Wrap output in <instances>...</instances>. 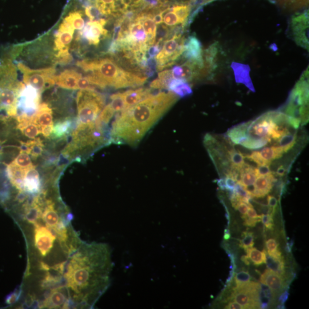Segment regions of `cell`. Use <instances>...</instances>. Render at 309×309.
I'll list each match as a JSON object with an SVG mask.
<instances>
[{"label":"cell","mask_w":309,"mask_h":309,"mask_svg":"<svg viewBox=\"0 0 309 309\" xmlns=\"http://www.w3.org/2000/svg\"><path fill=\"white\" fill-rule=\"evenodd\" d=\"M114 263L109 246L83 242L68 259L61 290L70 308H92L110 285Z\"/></svg>","instance_id":"1"},{"label":"cell","mask_w":309,"mask_h":309,"mask_svg":"<svg viewBox=\"0 0 309 309\" xmlns=\"http://www.w3.org/2000/svg\"><path fill=\"white\" fill-rule=\"evenodd\" d=\"M179 98L171 91L161 92L116 114L110 131L111 143L138 145Z\"/></svg>","instance_id":"2"},{"label":"cell","mask_w":309,"mask_h":309,"mask_svg":"<svg viewBox=\"0 0 309 309\" xmlns=\"http://www.w3.org/2000/svg\"><path fill=\"white\" fill-rule=\"evenodd\" d=\"M76 65L89 74L87 76L92 85L104 89L135 88L147 81L145 76L123 69L111 58H97L80 60Z\"/></svg>","instance_id":"3"},{"label":"cell","mask_w":309,"mask_h":309,"mask_svg":"<svg viewBox=\"0 0 309 309\" xmlns=\"http://www.w3.org/2000/svg\"><path fill=\"white\" fill-rule=\"evenodd\" d=\"M25 84L11 55L6 52L0 60V122L7 123L17 115L18 100Z\"/></svg>","instance_id":"4"},{"label":"cell","mask_w":309,"mask_h":309,"mask_svg":"<svg viewBox=\"0 0 309 309\" xmlns=\"http://www.w3.org/2000/svg\"><path fill=\"white\" fill-rule=\"evenodd\" d=\"M110 131L108 127L93 123L77 124L72 132V140L62 152V155L68 159L75 157L81 159L93 153L100 148L111 144Z\"/></svg>","instance_id":"5"},{"label":"cell","mask_w":309,"mask_h":309,"mask_svg":"<svg viewBox=\"0 0 309 309\" xmlns=\"http://www.w3.org/2000/svg\"><path fill=\"white\" fill-rule=\"evenodd\" d=\"M77 124L93 123L106 106V98L94 90H80L76 95Z\"/></svg>","instance_id":"6"},{"label":"cell","mask_w":309,"mask_h":309,"mask_svg":"<svg viewBox=\"0 0 309 309\" xmlns=\"http://www.w3.org/2000/svg\"><path fill=\"white\" fill-rule=\"evenodd\" d=\"M276 124L272 120L270 111L260 116L253 121L246 123L247 142L244 147L257 150L271 142V135Z\"/></svg>","instance_id":"7"},{"label":"cell","mask_w":309,"mask_h":309,"mask_svg":"<svg viewBox=\"0 0 309 309\" xmlns=\"http://www.w3.org/2000/svg\"><path fill=\"white\" fill-rule=\"evenodd\" d=\"M13 58L18 70L22 74L23 83L27 86L35 88L42 94L44 91L50 89L55 83L56 69L54 67L33 70L22 62L16 63Z\"/></svg>","instance_id":"8"},{"label":"cell","mask_w":309,"mask_h":309,"mask_svg":"<svg viewBox=\"0 0 309 309\" xmlns=\"http://www.w3.org/2000/svg\"><path fill=\"white\" fill-rule=\"evenodd\" d=\"M185 40L183 35H174L164 40L163 48L155 59L157 63L156 70L161 71L164 68L174 65L183 54Z\"/></svg>","instance_id":"9"},{"label":"cell","mask_w":309,"mask_h":309,"mask_svg":"<svg viewBox=\"0 0 309 309\" xmlns=\"http://www.w3.org/2000/svg\"><path fill=\"white\" fill-rule=\"evenodd\" d=\"M107 23L106 19H100L96 21H90L80 31L75 38L76 40L84 39L90 46H98L101 39L108 37V32L104 28Z\"/></svg>","instance_id":"10"},{"label":"cell","mask_w":309,"mask_h":309,"mask_svg":"<svg viewBox=\"0 0 309 309\" xmlns=\"http://www.w3.org/2000/svg\"><path fill=\"white\" fill-rule=\"evenodd\" d=\"M308 12L292 16L291 27L295 42L308 51Z\"/></svg>","instance_id":"11"},{"label":"cell","mask_w":309,"mask_h":309,"mask_svg":"<svg viewBox=\"0 0 309 309\" xmlns=\"http://www.w3.org/2000/svg\"><path fill=\"white\" fill-rule=\"evenodd\" d=\"M203 51L202 43L195 35L190 36L185 40L182 54L183 58L204 70Z\"/></svg>","instance_id":"12"},{"label":"cell","mask_w":309,"mask_h":309,"mask_svg":"<svg viewBox=\"0 0 309 309\" xmlns=\"http://www.w3.org/2000/svg\"><path fill=\"white\" fill-rule=\"evenodd\" d=\"M75 28L64 18L60 24L54 40V50L60 52L69 51L72 39L74 38Z\"/></svg>","instance_id":"13"},{"label":"cell","mask_w":309,"mask_h":309,"mask_svg":"<svg viewBox=\"0 0 309 309\" xmlns=\"http://www.w3.org/2000/svg\"><path fill=\"white\" fill-rule=\"evenodd\" d=\"M44 189L39 171L34 165L25 170L23 187L21 190L30 195H35Z\"/></svg>","instance_id":"14"},{"label":"cell","mask_w":309,"mask_h":309,"mask_svg":"<svg viewBox=\"0 0 309 309\" xmlns=\"http://www.w3.org/2000/svg\"><path fill=\"white\" fill-rule=\"evenodd\" d=\"M82 75L73 69H67L58 75L55 76V83L63 89L68 90H78L79 80Z\"/></svg>","instance_id":"15"},{"label":"cell","mask_w":309,"mask_h":309,"mask_svg":"<svg viewBox=\"0 0 309 309\" xmlns=\"http://www.w3.org/2000/svg\"><path fill=\"white\" fill-rule=\"evenodd\" d=\"M155 14L150 12L142 11L136 16V20L142 23L147 35V45L151 47L155 44L157 26L153 20Z\"/></svg>","instance_id":"16"},{"label":"cell","mask_w":309,"mask_h":309,"mask_svg":"<svg viewBox=\"0 0 309 309\" xmlns=\"http://www.w3.org/2000/svg\"><path fill=\"white\" fill-rule=\"evenodd\" d=\"M231 67L233 70L235 82L243 84L248 90L252 92H255V88L250 78V67L247 64L232 62Z\"/></svg>","instance_id":"17"},{"label":"cell","mask_w":309,"mask_h":309,"mask_svg":"<svg viewBox=\"0 0 309 309\" xmlns=\"http://www.w3.org/2000/svg\"><path fill=\"white\" fill-rule=\"evenodd\" d=\"M152 88H140L136 90H130L122 92L125 110L134 106L149 96L153 95Z\"/></svg>","instance_id":"18"},{"label":"cell","mask_w":309,"mask_h":309,"mask_svg":"<svg viewBox=\"0 0 309 309\" xmlns=\"http://www.w3.org/2000/svg\"><path fill=\"white\" fill-rule=\"evenodd\" d=\"M276 181V179L272 173L269 175L259 176L256 178L254 184L255 191L252 198L265 197L271 191Z\"/></svg>","instance_id":"19"},{"label":"cell","mask_w":309,"mask_h":309,"mask_svg":"<svg viewBox=\"0 0 309 309\" xmlns=\"http://www.w3.org/2000/svg\"><path fill=\"white\" fill-rule=\"evenodd\" d=\"M260 282L269 287L274 293H279L284 288L283 276L268 270L264 271L260 276Z\"/></svg>","instance_id":"20"},{"label":"cell","mask_w":309,"mask_h":309,"mask_svg":"<svg viewBox=\"0 0 309 309\" xmlns=\"http://www.w3.org/2000/svg\"><path fill=\"white\" fill-rule=\"evenodd\" d=\"M218 53V43H214L203 51V58L204 61V71L206 76L211 74L212 71L216 68V60Z\"/></svg>","instance_id":"21"},{"label":"cell","mask_w":309,"mask_h":309,"mask_svg":"<svg viewBox=\"0 0 309 309\" xmlns=\"http://www.w3.org/2000/svg\"><path fill=\"white\" fill-rule=\"evenodd\" d=\"M7 178L9 179L12 186L18 191L21 190L23 187L25 170L16 165L12 162L8 164L7 167Z\"/></svg>","instance_id":"22"},{"label":"cell","mask_w":309,"mask_h":309,"mask_svg":"<svg viewBox=\"0 0 309 309\" xmlns=\"http://www.w3.org/2000/svg\"><path fill=\"white\" fill-rule=\"evenodd\" d=\"M34 122L40 128L54 125L53 111L49 104L46 103H40Z\"/></svg>","instance_id":"23"},{"label":"cell","mask_w":309,"mask_h":309,"mask_svg":"<svg viewBox=\"0 0 309 309\" xmlns=\"http://www.w3.org/2000/svg\"><path fill=\"white\" fill-rule=\"evenodd\" d=\"M168 90L173 92L179 98H185L192 94V87L189 83L183 79H173L168 87Z\"/></svg>","instance_id":"24"},{"label":"cell","mask_w":309,"mask_h":309,"mask_svg":"<svg viewBox=\"0 0 309 309\" xmlns=\"http://www.w3.org/2000/svg\"><path fill=\"white\" fill-rule=\"evenodd\" d=\"M16 128L26 137L32 139L41 134V128L34 122V120L17 123Z\"/></svg>","instance_id":"25"},{"label":"cell","mask_w":309,"mask_h":309,"mask_svg":"<svg viewBox=\"0 0 309 309\" xmlns=\"http://www.w3.org/2000/svg\"><path fill=\"white\" fill-rule=\"evenodd\" d=\"M72 122L70 119H66L56 123L53 132L50 137L52 139L66 138L71 132Z\"/></svg>","instance_id":"26"},{"label":"cell","mask_w":309,"mask_h":309,"mask_svg":"<svg viewBox=\"0 0 309 309\" xmlns=\"http://www.w3.org/2000/svg\"><path fill=\"white\" fill-rule=\"evenodd\" d=\"M274 299L275 293L271 288L266 284L260 283L259 290V308H268Z\"/></svg>","instance_id":"27"},{"label":"cell","mask_w":309,"mask_h":309,"mask_svg":"<svg viewBox=\"0 0 309 309\" xmlns=\"http://www.w3.org/2000/svg\"><path fill=\"white\" fill-rule=\"evenodd\" d=\"M171 70H166L159 72L158 77L152 82L150 87L153 90H167L171 80L173 79Z\"/></svg>","instance_id":"28"},{"label":"cell","mask_w":309,"mask_h":309,"mask_svg":"<svg viewBox=\"0 0 309 309\" xmlns=\"http://www.w3.org/2000/svg\"><path fill=\"white\" fill-rule=\"evenodd\" d=\"M256 178L257 177L255 174V168L244 163L241 168V181L239 184L243 187L252 185L254 184Z\"/></svg>","instance_id":"29"},{"label":"cell","mask_w":309,"mask_h":309,"mask_svg":"<svg viewBox=\"0 0 309 309\" xmlns=\"http://www.w3.org/2000/svg\"><path fill=\"white\" fill-rule=\"evenodd\" d=\"M259 152L262 158L270 163L272 160L282 158L284 153L282 148L279 146L265 147Z\"/></svg>","instance_id":"30"},{"label":"cell","mask_w":309,"mask_h":309,"mask_svg":"<svg viewBox=\"0 0 309 309\" xmlns=\"http://www.w3.org/2000/svg\"><path fill=\"white\" fill-rule=\"evenodd\" d=\"M171 8L172 11L177 16L180 24L187 26L188 18L191 11V6L186 4H176Z\"/></svg>","instance_id":"31"},{"label":"cell","mask_w":309,"mask_h":309,"mask_svg":"<svg viewBox=\"0 0 309 309\" xmlns=\"http://www.w3.org/2000/svg\"><path fill=\"white\" fill-rule=\"evenodd\" d=\"M245 251L247 256L254 265L259 266L266 263L267 251L265 249L263 250L262 251H260L256 249L255 247H252L247 248Z\"/></svg>","instance_id":"32"},{"label":"cell","mask_w":309,"mask_h":309,"mask_svg":"<svg viewBox=\"0 0 309 309\" xmlns=\"http://www.w3.org/2000/svg\"><path fill=\"white\" fill-rule=\"evenodd\" d=\"M268 270L283 276L284 273V258L277 259L268 255L266 252V263Z\"/></svg>","instance_id":"33"},{"label":"cell","mask_w":309,"mask_h":309,"mask_svg":"<svg viewBox=\"0 0 309 309\" xmlns=\"http://www.w3.org/2000/svg\"><path fill=\"white\" fill-rule=\"evenodd\" d=\"M27 143L28 146V154L31 155L32 158L38 159L43 154L44 145L41 139L38 138L28 140Z\"/></svg>","instance_id":"34"},{"label":"cell","mask_w":309,"mask_h":309,"mask_svg":"<svg viewBox=\"0 0 309 309\" xmlns=\"http://www.w3.org/2000/svg\"><path fill=\"white\" fill-rule=\"evenodd\" d=\"M296 134L289 133L284 135L278 140L279 146L282 148L284 153L290 150L296 143Z\"/></svg>","instance_id":"35"},{"label":"cell","mask_w":309,"mask_h":309,"mask_svg":"<svg viewBox=\"0 0 309 309\" xmlns=\"http://www.w3.org/2000/svg\"><path fill=\"white\" fill-rule=\"evenodd\" d=\"M111 102L109 103L111 107L118 114L125 110V104L122 92L114 94L110 96Z\"/></svg>","instance_id":"36"},{"label":"cell","mask_w":309,"mask_h":309,"mask_svg":"<svg viewBox=\"0 0 309 309\" xmlns=\"http://www.w3.org/2000/svg\"><path fill=\"white\" fill-rule=\"evenodd\" d=\"M228 158L232 166L242 168L244 163V156L239 151L234 149L228 151Z\"/></svg>","instance_id":"37"},{"label":"cell","mask_w":309,"mask_h":309,"mask_svg":"<svg viewBox=\"0 0 309 309\" xmlns=\"http://www.w3.org/2000/svg\"><path fill=\"white\" fill-rule=\"evenodd\" d=\"M163 20L168 27H174L180 24L177 16L172 11L170 7L163 11Z\"/></svg>","instance_id":"38"},{"label":"cell","mask_w":309,"mask_h":309,"mask_svg":"<svg viewBox=\"0 0 309 309\" xmlns=\"http://www.w3.org/2000/svg\"><path fill=\"white\" fill-rule=\"evenodd\" d=\"M16 165L26 170L34 166L29 154L25 152L20 151L19 155L13 161Z\"/></svg>","instance_id":"39"},{"label":"cell","mask_w":309,"mask_h":309,"mask_svg":"<svg viewBox=\"0 0 309 309\" xmlns=\"http://www.w3.org/2000/svg\"><path fill=\"white\" fill-rule=\"evenodd\" d=\"M266 246L268 255L277 259H283L281 252L278 250L279 244L274 239H270L266 242Z\"/></svg>","instance_id":"40"},{"label":"cell","mask_w":309,"mask_h":309,"mask_svg":"<svg viewBox=\"0 0 309 309\" xmlns=\"http://www.w3.org/2000/svg\"><path fill=\"white\" fill-rule=\"evenodd\" d=\"M254 244V237L253 233L249 231L243 232L242 239L240 240L239 246L246 250L248 248L253 247Z\"/></svg>","instance_id":"41"},{"label":"cell","mask_w":309,"mask_h":309,"mask_svg":"<svg viewBox=\"0 0 309 309\" xmlns=\"http://www.w3.org/2000/svg\"><path fill=\"white\" fill-rule=\"evenodd\" d=\"M235 282L236 284L235 287H238L246 284L250 282L251 276L247 271H240L236 273L234 276Z\"/></svg>","instance_id":"42"},{"label":"cell","mask_w":309,"mask_h":309,"mask_svg":"<svg viewBox=\"0 0 309 309\" xmlns=\"http://www.w3.org/2000/svg\"><path fill=\"white\" fill-rule=\"evenodd\" d=\"M245 158H247L256 164H257L258 166L264 165V164H268V165H270L271 164V163L266 161L265 160L262 158L259 151H254L252 152L251 155L245 156Z\"/></svg>","instance_id":"43"},{"label":"cell","mask_w":309,"mask_h":309,"mask_svg":"<svg viewBox=\"0 0 309 309\" xmlns=\"http://www.w3.org/2000/svg\"><path fill=\"white\" fill-rule=\"evenodd\" d=\"M260 220H261L264 227L269 230L274 229L273 215L261 214L260 215Z\"/></svg>","instance_id":"44"},{"label":"cell","mask_w":309,"mask_h":309,"mask_svg":"<svg viewBox=\"0 0 309 309\" xmlns=\"http://www.w3.org/2000/svg\"><path fill=\"white\" fill-rule=\"evenodd\" d=\"M255 172L256 177L267 176L272 173L270 169V165L268 164L258 166L257 167L255 168Z\"/></svg>","instance_id":"45"},{"label":"cell","mask_w":309,"mask_h":309,"mask_svg":"<svg viewBox=\"0 0 309 309\" xmlns=\"http://www.w3.org/2000/svg\"><path fill=\"white\" fill-rule=\"evenodd\" d=\"M22 292V288H19V289L16 290L13 293L8 296L7 299V303L8 304L14 303L17 302L21 296Z\"/></svg>","instance_id":"46"},{"label":"cell","mask_w":309,"mask_h":309,"mask_svg":"<svg viewBox=\"0 0 309 309\" xmlns=\"http://www.w3.org/2000/svg\"><path fill=\"white\" fill-rule=\"evenodd\" d=\"M242 218L244 220V225L251 227H255L257 223L261 221L260 219L250 218L248 217L246 215L242 216Z\"/></svg>","instance_id":"47"},{"label":"cell","mask_w":309,"mask_h":309,"mask_svg":"<svg viewBox=\"0 0 309 309\" xmlns=\"http://www.w3.org/2000/svg\"><path fill=\"white\" fill-rule=\"evenodd\" d=\"M226 190H234L236 182L235 180L230 176H226L224 178Z\"/></svg>","instance_id":"48"},{"label":"cell","mask_w":309,"mask_h":309,"mask_svg":"<svg viewBox=\"0 0 309 309\" xmlns=\"http://www.w3.org/2000/svg\"><path fill=\"white\" fill-rule=\"evenodd\" d=\"M54 125H50L41 128V134L46 138H50L53 132Z\"/></svg>","instance_id":"49"},{"label":"cell","mask_w":309,"mask_h":309,"mask_svg":"<svg viewBox=\"0 0 309 309\" xmlns=\"http://www.w3.org/2000/svg\"><path fill=\"white\" fill-rule=\"evenodd\" d=\"M249 206H248L247 204L244 202H240L238 203L237 207H236V210H238L240 213L241 214L242 216L246 215L248 208Z\"/></svg>","instance_id":"50"},{"label":"cell","mask_w":309,"mask_h":309,"mask_svg":"<svg viewBox=\"0 0 309 309\" xmlns=\"http://www.w3.org/2000/svg\"><path fill=\"white\" fill-rule=\"evenodd\" d=\"M246 215L248 217L250 218L260 219V215H258L257 213H256L255 210L252 206L248 207Z\"/></svg>","instance_id":"51"},{"label":"cell","mask_w":309,"mask_h":309,"mask_svg":"<svg viewBox=\"0 0 309 309\" xmlns=\"http://www.w3.org/2000/svg\"><path fill=\"white\" fill-rule=\"evenodd\" d=\"M267 201L268 206L275 209V208L277 206L278 200L274 196L271 195L267 196Z\"/></svg>","instance_id":"52"},{"label":"cell","mask_w":309,"mask_h":309,"mask_svg":"<svg viewBox=\"0 0 309 309\" xmlns=\"http://www.w3.org/2000/svg\"><path fill=\"white\" fill-rule=\"evenodd\" d=\"M163 11L158 12V13L156 14L153 16V20L156 24L157 25H160V24H162L163 22Z\"/></svg>","instance_id":"53"},{"label":"cell","mask_w":309,"mask_h":309,"mask_svg":"<svg viewBox=\"0 0 309 309\" xmlns=\"http://www.w3.org/2000/svg\"><path fill=\"white\" fill-rule=\"evenodd\" d=\"M289 293L287 290L284 291L283 293L280 295L278 300L280 304H284L287 301Z\"/></svg>","instance_id":"54"},{"label":"cell","mask_w":309,"mask_h":309,"mask_svg":"<svg viewBox=\"0 0 309 309\" xmlns=\"http://www.w3.org/2000/svg\"><path fill=\"white\" fill-rule=\"evenodd\" d=\"M227 309H242L243 307L235 301L229 302L227 306L224 307Z\"/></svg>","instance_id":"55"},{"label":"cell","mask_w":309,"mask_h":309,"mask_svg":"<svg viewBox=\"0 0 309 309\" xmlns=\"http://www.w3.org/2000/svg\"><path fill=\"white\" fill-rule=\"evenodd\" d=\"M217 184L219 187L222 190H226L225 181H224V178H222L217 180Z\"/></svg>","instance_id":"56"},{"label":"cell","mask_w":309,"mask_h":309,"mask_svg":"<svg viewBox=\"0 0 309 309\" xmlns=\"http://www.w3.org/2000/svg\"><path fill=\"white\" fill-rule=\"evenodd\" d=\"M285 168L283 166H280L278 167L277 170H276V173L278 176H283L285 174Z\"/></svg>","instance_id":"57"},{"label":"cell","mask_w":309,"mask_h":309,"mask_svg":"<svg viewBox=\"0 0 309 309\" xmlns=\"http://www.w3.org/2000/svg\"><path fill=\"white\" fill-rule=\"evenodd\" d=\"M242 261L246 265L249 266L251 263V260L247 255H243L241 257Z\"/></svg>","instance_id":"58"},{"label":"cell","mask_w":309,"mask_h":309,"mask_svg":"<svg viewBox=\"0 0 309 309\" xmlns=\"http://www.w3.org/2000/svg\"><path fill=\"white\" fill-rule=\"evenodd\" d=\"M230 231L226 228V229L224 230V239L228 240L230 238Z\"/></svg>","instance_id":"59"},{"label":"cell","mask_w":309,"mask_h":309,"mask_svg":"<svg viewBox=\"0 0 309 309\" xmlns=\"http://www.w3.org/2000/svg\"><path fill=\"white\" fill-rule=\"evenodd\" d=\"M278 308H284V304H280L279 306H278Z\"/></svg>","instance_id":"60"},{"label":"cell","mask_w":309,"mask_h":309,"mask_svg":"<svg viewBox=\"0 0 309 309\" xmlns=\"http://www.w3.org/2000/svg\"><path fill=\"white\" fill-rule=\"evenodd\" d=\"M2 154V150H1V148H0V155H1Z\"/></svg>","instance_id":"61"}]
</instances>
